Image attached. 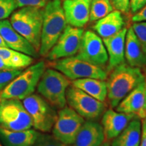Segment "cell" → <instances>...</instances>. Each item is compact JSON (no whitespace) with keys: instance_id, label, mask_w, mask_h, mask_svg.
I'll return each mask as SVG.
<instances>
[{"instance_id":"5bb4252c","label":"cell","mask_w":146,"mask_h":146,"mask_svg":"<svg viewBox=\"0 0 146 146\" xmlns=\"http://www.w3.org/2000/svg\"><path fill=\"white\" fill-rule=\"evenodd\" d=\"M91 0H64L62 8L67 24L83 29L89 22Z\"/></svg>"},{"instance_id":"2e32d148","label":"cell","mask_w":146,"mask_h":146,"mask_svg":"<svg viewBox=\"0 0 146 146\" xmlns=\"http://www.w3.org/2000/svg\"><path fill=\"white\" fill-rule=\"evenodd\" d=\"M135 117L136 116L133 114L119 112L112 108L106 110L102 118L105 141L108 142L116 137Z\"/></svg>"},{"instance_id":"9a60e30c","label":"cell","mask_w":146,"mask_h":146,"mask_svg":"<svg viewBox=\"0 0 146 146\" xmlns=\"http://www.w3.org/2000/svg\"><path fill=\"white\" fill-rule=\"evenodd\" d=\"M0 35L8 48L36 58L39 53L27 40L14 30L10 22L5 19L0 21Z\"/></svg>"},{"instance_id":"1f68e13d","label":"cell","mask_w":146,"mask_h":146,"mask_svg":"<svg viewBox=\"0 0 146 146\" xmlns=\"http://www.w3.org/2000/svg\"><path fill=\"white\" fill-rule=\"evenodd\" d=\"M130 12L135 14L146 5V0H129Z\"/></svg>"},{"instance_id":"836d02e7","label":"cell","mask_w":146,"mask_h":146,"mask_svg":"<svg viewBox=\"0 0 146 146\" xmlns=\"http://www.w3.org/2000/svg\"><path fill=\"white\" fill-rule=\"evenodd\" d=\"M140 146H146V118L141 120V135Z\"/></svg>"},{"instance_id":"d6986e66","label":"cell","mask_w":146,"mask_h":146,"mask_svg":"<svg viewBox=\"0 0 146 146\" xmlns=\"http://www.w3.org/2000/svg\"><path fill=\"white\" fill-rule=\"evenodd\" d=\"M123 13L113 10L104 18L95 22L93 27L94 32L102 39L116 34L125 27V21Z\"/></svg>"},{"instance_id":"4dcf8cb0","label":"cell","mask_w":146,"mask_h":146,"mask_svg":"<svg viewBox=\"0 0 146 146\" xmlns=\"http://www.w3.org/2000/svg\"><path fill=\"white\" fill-rule=\"evenodd\" d=\"M110 1L114 10L119 11L123 14H128L130 12L129 0H110Z\"/></svg>"},{"instance_id":"9c48e42d","label":"cell","mask_w":146,"mask_h":146,"mask_svg":"<svg viewBox=\"0 0 146 146\" xmlns=\"http://www.w3.org/2000/svg\"><path fill=\"white\" fill-rule=\"evenodd\" d=\"M66 103L84 119H98L106 109L104 102L95 99L81 89L70 85L66 90Z\"/></svg>"},{"instance_id":"52a82bcc","label":"cell","mask_w":146,"mask_h":146,"mask_svg":"<svg viewBox=\"0 0 146 146\" xmlns=\"http://www.w3.org/2000/svg\"><path fill=\"white\" fill-rule=\"evenodd\" d=\"M23 103L31 116L35 130L42 133L52 131L58 116L54 107L40 95L33 94L25 98Z\"/></svg>"},{"instance_id":"ffe728a7","label":"cell","mask_w":146,"mask_h":146,"mask_svg":"<svg viewBox=\"0 0 146 146\" xmlns=\"http://www.w3.org/2000/svg\"><path fill=\"white\" fill-rule=\"evenodd\" d=\"M125 58L131 66L140 68L146 67V56L131 26L127 29L126 35Z\"/></svg>"},{"instance_id":"30bf717a","label":"cell","mask_w":146,"mask_h":146,"mask_svg":"<svg viewBox=\"0 0 146 146\" xmlns=\"http://www.w3.org/2000/svg\"><path fill=\"white\" fill-rule=\"evenodd\" d=\"M85 119L69 106L60 109L52 129L53 136L62 143L71 145L75 141Z\"/></svg>"},{"instance_id":"83f0119b","label":"cell","mask_w":146,"mask_h":146,"mask_svg":"<svg viewBox=\"0 0 146 146\" xmlns=\"http://www.w3.org/2000/svg\"><path fill=\"white\" fill-rule=\"evenodd\" d=\"M33 146H70L61 142L53 135L41 134Z\"/></svg>"},{"instance_id":"7c38bea8","label":"cell","mask_w":146,"mask_h":146,"mask_svg":"<svg viewBox=\"0 0 146 146\" xmlns=\"http://www.w3.org/2000/svg\"><path fill=\"white\" fill-rule=\"evenodd\" d=\"M84 30L67 25L57 42L47 54L49 61L76 56L82 41Z\"/></svg>"},{"instance_id":"d6a6232c","label":"cell","mask_w":146,"mask_h":146,"mask_svg":"<svg viewBox=\"0 0 146 146\" xmlns=\"http://www.w3.org/2000/svg\"><path fill=\"white\" fill-rule=\"evenodd\" d=\"M131 20L133 23L146 22V5L137 13L133 14Z\"/></svg>"},{"instance_id":"6da1fadb","label":"cell","mask_w":146,"mask_h":146,"mask_svg":"<svg viewBox=\"0 0 146 146\" xmlns=\"http://www.w3.org/2000/svg\"><path fill=\"white\" fill-rule=\"evenodd\" d=\"M145 79L141 68L131 66L126 62L111 70L106 79L107 98L110 106L116 108L125 97Z\"/></svg>"},{"instance_id":"f546056e","label":"cell","mask_w":146,"mask_h":146,"mask_svg":"<svg viewBox=\"0 0 146 146\" xmlns=\"http://www.w3.org/2000/svg\"><path fill=\"white\" fill-rule=\"evenodd\" d=\"M51 0H16L18 8H23L26 6L38 7V8H44Z\"/></svg>"},{"instance_id":"4316f807","label":"cell","mask_w":146,"mask_h":146,"mask_svg":"<svg viewBox=\"0 0 146 146\" xmlns=\"http://www.w3.org/2000/svg\"><path fill=\"white\" fill-rule=\"evenodd\" d=\"M131 27L136 35L146 56V22L133 23Z\"/></svg>"},{"instance_id":"ac0fdd59","label":"cell","mask_w":146,"mask_h":146,"mask_svg":"<svg viewBox=\"0 0 146 146\" xmlns=\"http://www.w3.org/2000/svg\"><path fill=\"white\" fill-rule=\"evenodd\" d=\"M105 142L103 127L94 120L83 123L72 146H101Z\"/></svg>"},{"instance_id":"e0dca14e","label":"cell","mask_w":146,"mask_h":146,"mask_svg":"<svg viewBox=\"0 0 146 146\" xmlns=\"http://www.w3.org/2000/svg\"><path fill=\"white\" fill-rule=\"evenodd\" d=\"M127 32V28L125 27L114 35L102 39L108 56V71H111L118 66L125 63V47Z\"/></svg>"},{"instance_id":"484cf974","label":"cell","mask_w":146,"mask_h":146,"mask_svg":"<svg viewBox=\"0 0 146 146\" xmlns=\"http://www.w3.org/2000/svg\"><path fill=\"white\" fill-rule=\"evenodd\" d=\"M18 8L16 0H0V21L8 18Z\"/></svg>"},{"instance_id":"7a4b0ae2","label":"cell","mask_w":146,"mask_h":146,"mask_svg":"<svg viewBox=\"0 0 146 146\" xmlns=\"http://www.w3.org/2000/svg\"><path fill=\"white\" fill-rule=\"evenodd\" d=\"M61 0H51L43 8L39 54L46 57L67 26Z\"/></svg>"},{"instance_id":"603a6c76","label":"cell","mask_w":146,"mask_h":146,"mask_svg":"<svg viewBox=\"0 0 146 146\" xmlns=\"http://www.w3.org/2000/svg\"><path fill=\"white\" fill-rule=\"evenodd\" d=\"M71 85L102 102H105L107 99V86L105 80L93 78H81L72 81Z\"/></svg>"},{"instance_id":"cb8c5ba5","label":"cell","mask_w":146,"mask_h":146,"mask_svg":"<svg viewBox=\"0 0 146 146\" xmlns=\"http://www.w3.org/2000/svg\"><path fill=\"white\" fill-rule=\"evenodd\" d=\"M0 57L14 70H22L33 63L34 58L8 47H0Z\"/></svg>"},{"instance_id":"e575fe53","label":"cell","mask_w":146,"mask_h":146,"mask_svg":"<svg viewBox=\"0 0 146 146\" xmlns=\"http://www.w3.org/2000/svg\"><path fill=\"white\" fill-rule=\"evenodd\" d=\"M0 70H14L5 62V61L0 57Z\"/></svg>"},{"instance_id":"74e56055","label":"cell","mask_w":146,"mask_h":146,"mask_svg":"<svg viewBox=\"0 0 146 146\" xmlns=\"http://www.w3.org/2000/svg\"><path fill=\"white\" fill-rule=\"evenodd\" d=\"M0 146H3V144H2V143H1V142H0Z\"/></svg>"},{"instance_id":"3957f363","label":"cell","mask_w":146,"mask_h":146,"mask_svg":"<svg viewBox=\"0 0 146 146\" xmlns=\"http://www.w3.org/2000/svg\"><path fill=\"white\" fill-rule=\"evenodd\" d=\"M43 8L26 6L12 14L10 23L39 53L43 25Z\"/></svg>"},{"instance_id":"ba28073f","label":"cell","mask_w":146,"mask_h":146,"mask_svg":"<svg viewBox=\"0 0 146 146\" xmlns=\"http://www.w3.org/2000/svg\"><path fill=\"white\" fill-rule=\"evenodd\" d=\"M32 119L21 100H0V127L19 131L31 129Z\"/></svg>"},{"instance_id":"7402d4cb","label":"cell","mask_w":146,"mask_h":146,"mask_svg":"<svg viewBox=\"0 0 146 146\" xmlns=\"http://www.w3.org/2000/svg\"><path fill=\"white\" fill-rule=\"evenodd\" d=\"M141 120L135 117L118 135L112 139L111 146H139Z\"/></svg>"},{"instance_id":"4fadbf2b","label":"cell","mask_w":146,"mask_h":146,"mask_svg":"<svg viewBox=\"0 0 146 146\" xmlns=\"http://www.w3.org/2000/svg\"><path fill=\"white\" fill-rule=\"evenodd\" d=\"M117 112L146 118V79L123 98L116 107Z\"/></svg>"},{"instance_id":"f35d334b","label":"cell","mask_w":146,"mask_h":146,"mask_svg":"<svg viewBox=\"0 0 146 146\" xmlns=\"http://www.w3.org/2000/svg\"><path fill=\"white\" fill-rule=\"evenodd\" d=\"M62 1H64V0H62Z\"/></svg>"},{"instance_id":"8992f818","label":"cell","mask_w":146,"mask_h":146,"mask_svg":"<svg viewBox=\"0 0 146 146\" xmlns=\"http://www.w3.org/2000/svg\"><path fill=\"white\" fill-rule=\"evenodd\" d=\"M50 68L62 73L71 81L85 78L106 80L108 72L104 68L96 66L78 59L76 56L50 61Z\"/></svg>"},{"instance_id":"277c9868","label":"cell","mask_w":146,"mask_h":146,"mask_svg":"<svg viewBox=\"0 0 146 146\" xmlns=\"http://www.w3.org/2000/svg\"><path fill=\"white\" fill-rule=\"evenodd\" d=\"M45 69L46 65L43 61L38 62L35 64L29 66L0 92V100H23L32 95L36 89Z\"/></svg>"},{"instance_id":"8fae6325","label":"cell","mask_w":146,"mask_h":146,"mask_svg":"<svg viewBox=\"0 0 146 146\" xmlns=\"http://www.w3.org/2000/svg\"><path fill=\"white\" fill-rule=\"evenodd\" d=\"M75 56L101 68L105 67L108 61V56L103 40L96 32L91 30L84 31L81 46Z\"/></svg>"},{"instance_id":"d590c367","label":"cell","mask_w":146,"mask_h":146,"mask_svg":"<svg viewBox=\"0 0 146 146\" xmlns=\"http://www.w3.org/2000/svg\"><path fill=\"white\" fill-rule=\"evenodd\" d=\"M0 47H8L6 44L5 43L4 41H3L2 37H1V35H0Z\"/></svg>"},{"instance_id":"5b68a950","label":"cell","mask_w":146,"mask_h":146,"mask_svg":"<svg viewBox=\"0 0 146 146\" xmlns=\"http://www.w3.org/2000/svg\"><path fill=\"white\" fill-rule=\"evenodd\" d=\"M70 85V80L62 73L49 68L42 74L36 89L52 106L62 109L66 106V90Z\"/></svg>"},{"instance_id":"44dd1931","label":"cell","mask_w":146,"mask_h":146,"mask_svg":"<svg viewBox=\"0 0 146 146\" xmlns=\"http://www.w3.org/2000/svg\"><path fill=\"white\" fill-rule=\"evenodd\" d=\"M40 135L35 129L14 131L0 127V140L3 146H33Z\"/></svg>"},{"instance_id":"f1b7e54d","label":"cell","mask_w":146,"mask_h":146,"mask_svg":"<svg viewBox=\"0 0 146 146\" xmlns=\"http://www.w3.org/2000/svg\"><path fill=\"white\" fill-rule=\"evenodd\" d=\"M21 72V70H0V92Z\"/></svg>"},{"instance_id":"8d00e7d4","label":"cell","mask_w":146,"mask_h":146,"mask_svg":"<svg viewBox=\"0 0 146 146\" xmlns=\"http://www.w3.org/2000/svg\"><path fill=\"white\" fill-rule=\"evenodd\" d=\"M101 146H110V143H108V141H105L104 143L102 144V145Z\"/></svg>"},{"instance_id":"d4e9b609","label":"cell","mask_w":146,"mask_h":146,"mask_svg":"<svg viewBox=\"0 0 146 146\" xmlns=\"http://www.w3.org/2000/svg\"><path fill=\"white\" fill-rule=\"evenodd\" d=\"M114 10L110 0H91L89 22L93 23L104 18Z\"/></svg>"}]
</instances>
